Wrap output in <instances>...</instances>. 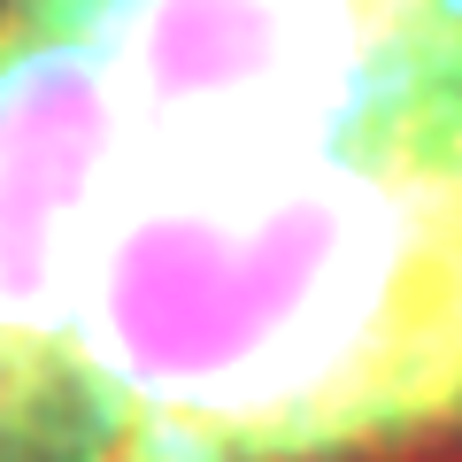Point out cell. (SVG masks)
<instances>
[{"label": "cell", "mask_w": 462, "mask_h": 462, "mask_svg": "<svg viewBox=\"0 0 462 462\" xmlns=\"http://www.w3.org/2000/svg\"><path fill=\"white\" fill-rule=\"evenodd\" d=\"M0 462H462V0H0Z\"/></svg>", "instance_id": "cell-1"}]
</instances>
